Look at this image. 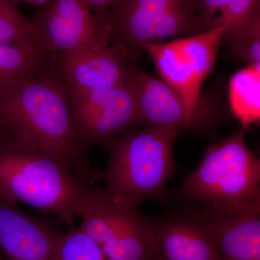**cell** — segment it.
<instances>
[{"label": "cell", "instance_id": "obj_19", "mask_svg": "<svg viewBox=\"0 0 260 260\" xmlns=\"http://www.w3.org/2000/svg\"><path fill=\"white\" fill-rule=\"evenodd\" d=\"M231 47L238 57L249 65L260 66V18L254 20Z\"/></svg>", "mask_w": 260, "mask_h": 260}, {"label": "cell", "instance_id": "obj_17", "mask_svg": "<svg viewBox=\"0 0 260 260\" xmlns=\"http://www.w3.org/2000/svg\"><path fill=\"white\" fill-rule=\"evenodd\" d=\"M31 18L24 15L13 0H0V45L30 44Z\"/></svg>", "mask_w": 260, "mask_h": 260}, {"label": "cell", "instance_id": "obj_8", "mask_svg": "<svg viewBox=\"0 0 260 260\" xmlns=\"http://www.w3.org/2000/svg\"><path fill=\"white\" fill-rule=\"evenodd\" d=\"M112 42L109 25L97 18L83 0H54L31 18L30 44L47 59Z\"/></svg>", "mask_w": 260, "mask_h": 260}, {"label": "cell", "instance_id": "obj_2", "mask_svg": "<svg viewBox=\"0 0 260 260\" xmlns=\"http://www.w3.org/2000/svg\"><path fill=\"white\" fill-rule=\"evenodd\" d=\"M181 132L175 127L131 128L103 144L109 160L101 171V180L114 203L138 209L150 199L167 206L166 187L175 172L173 145Z\"/></svg>", "mask_w": 260, "mask_h": 260}, {"label": "cell", "instance_id": "obj_16", "mask_svg": "<svg viewBox=\"0 0 260 260\" xmlns=\"http://www.w3.org/2000/svg\"><path fill=\"white\" fill-rule=\"evenodd\" d=\"M48 65L49 60L32 45H0V99Z\"/></svg>", "mask_w": 260, "mask_h": 260}, {"label": "cell", "instance_id": "obj_21", "mask_svg": "<svg viewBox=\"0 0 260 260\" xmlns=\"http://www.w3.org/2000/svg\"><path fill=\"white\" fill-rule=\"evenodd\" d=\"M18 5L20 4H28L35 7L39 11L45 10L52 3L54 0H13Z\"/></svg>", "mask_w": 260, "mask_h": 260}, {"label": "cell", "instance_id": "obj_23", "mask_svg": "<svg viewBox=\"0 0 260 260\" xmlns=\"http://www.w3.org/2000/svg\"><path fill=\"white\" fill-rule=\"evenodd\" d=\"M0 260H5V258L2 255L1 251H0Z\"/></svg>", "mask_w": 260, "mask_h": 260}, {"label": "cell", "instance_id": "obj_10", "mask_svg": "<svg viewBox=\"0 0 260 260\" xmlns=\"http://www.w3.org/2000/svg\"><path fill=\"white\" fill-rule=\"evenodd\" d=\"M153 222L159 260H220L213 229L198 208Z\"/></svg>", "mask_w": 260, "mask_h": 260}, {"label": "cell", "instance_id": "obj_9", "mask_svg": "<svg viewBox=\"0 0 260 260\" xmlns=\"http://www.w3.org/2000/svg\"><path fill=\"white\" fill-rule=\"evenodd\" d=\"M49 68L67 90L104 89L125 85L136 62L117 43L79 48L51 58Z\"/></svg>", "mask_w": 260, "mask_h": 260}, {"label": "cell", "instance_id": "obj_13", "mask_svg": "<svg viewBox=\"0 0 260 260\" xmlns=\"http://www.w3.org/2000/svg\"><path fill=\"white\" fill-rule=\"evenodd\" d=\"M197 208L213 229L220 260H260V213Z\"/></svg>", "mask_w": 260, "mask_h": 260}, {"label": "cell", "instance_id": "obj_22", "mask_svg": "<svg viewBox=\"0 0 260 260\" xmlns=\"http://www.w3.org/2000/svg\"><path fill=\"white\" fill-rule=\"evenodd\" d=\"M3 130H4V126H3V123H2L1 120H0V133L3 131Z\"/></svg>", "mask_w": 260, "mask_h": 260}, {"label": "cell", "instance_id": "obj_5", "mask_svg": "<svg viewBox=\"0 0 260 260\" xmlns=\"http://www.w3.org/2000/svg\"><path fill=\"white\" fill-rule=\"evenodd\" d=\"M200 4L201 0H119L107 17L112 42L136 61L148 46L198 35L206 30Z\"/></svg>", "mask_w": 260, "mask_h": 260}, {"label": "cell", "instance_id": "obj_7", "mask_svg": "<svg viewBox=\"0 0 260 260\" xmlns=\"http://www.w3.org/2000/svg\"><path fill=\"white\" fill-rule=\"evenodd\" d=\"M75 147L88 161L89 149L104 144L138 124L136 108L127 85L104 89L68 90Z\"/></svg>", "mask_w": 260, "mask_h": 260}, {"label": "cell", "instance_id": "obj_20", "mask_svg": "<svg viewBox=\"0 0 260 260\" xmlns=\"http://www.w3.org/2000/svg\"><path fill=\"white\" fill-rule=\"evenodd\" d=\"M88 5L94 15L102 21L107 23V17L109 10L119 2V0H83Z\"/></svg>", "mask_w": 260, "mask_h": 260}, {"label": "cell", "instance_id": "obj_11", "mask_svg": "<svg viewBox=\"0 0 260 260\" xmlns=\"http://www.w3.org/2000/svg\"><path fill=\"white\" fill-rule=\"evenodd\" d=\"M126 85L133 94L138 124L200 132L184 99L177 90L133 63Z\"/></svg>", "mask_w": 260, "mask_h": 260}, {"label": "cell", "instance_id": "obj_4", "mask_svg": "<svg viewBox=\"0 0 260 260\" xmlns=\"http://www.w3.org/2000/svg\"><path fill=\"white\" fill-rule=\"evenodd\" d=\"M90 187L60 160L0 133V197L8 203L54 214L72 226Z\"/></svg>", "mask_w": 260, "mask_h": 260}, {"label": "cell", "instance_id": "obj_12", "mask_svg": "<svg viewBox=\"0 0 260 260\" xmlns=\"http://www.w3.org/2000/svg\"><path fill=\"white\" fill-rule=\"evenodd\" d=\"M62 234L0 197V251L8 260H55Z\"/></svg>", "mask_w": 260, "mask_h": 260}, {"label": "cell", "instance_id": "obj_3", "mask_svg": "<svg viewBox=\"0 0 260 260\" xmlns=\"http://www.w3.org/2000/svg\"><path fill=\"white\" fill-rule=\"evenodd\" d=\"M171 198L187 207L221 213H260V160L246 145L244 130L210 145L196 169Z\"/></svg>", "mask_w": 260, "mask_h": 260}, {"label": "cell", "instance_id": "obj_1", "mask_svg": "<svg viewBox=\"0 0 260 260\" xmlns=\"http://www.w3.org/2000/svg\"><path fill=\"white\" fill-rule=\"evenodd\" d=\"M0 120L5 131L25 148L60 160L90 185L101 180V171L77 151L68 90L49 65L0 99Z\"/></svg>", "mask_w": 260, "mask_h": 260}, {"label": "cell", "instance_id": "obj_14", "mask_svg": "<svg viewBox=\"0 0 260 260\" xmlns=\"http://www.w3.org/2000/svg\"><path fill=\"white\" fill-rule=\"evenodd\" d=\"M199 15L206 30L225 25L223 39L231 45L260 18V0H201Z\"/></svg>", "mask_w": 260, "mask_h": 260}, {"label": "cell", "instance_id": "obj_18", "mask_svg": "<svg viewBox=\"0 0 260 260\" xmlns=\"http://www.w3.org/2000/svg\"><path fill=\"white\" fill-rule=\"evenodd\" d=\"M55 260H106L102 248L79 229L70 226L56 247Z\"/></svg>", "mask_w": 260, "mask_h": 260}, {"label": "cell", "instance_id": "obj_15", "mask_svg": "<svg viewBox=\"0 0 260 260\" xmlns=\"http://www.w3.org/2000/svg\"><path fill=\"white\" fill-rule=\"evenodd\" d=\"M229 101L234 115L245 131L260 119V66L248 65L231 77Z\"/></svg>", "mask_w": 260, "mask_h": 260}, {"label": "cell", "instance_id": "obj_6", "mask_svg": "<svg viewBox=\"0 0 260 260\" xmlns=\"http://www.w3.org/2000/svg\"><path fill=\"white\" fill-rule=\"evenodd\" d=\"M225 25L145 48L160 80L184 99L199 131L213 125L215 116L203 102L201 88L215 68Z\"/></svg>", "mask_w": 260, "mask_h": 260}]
</instances>
